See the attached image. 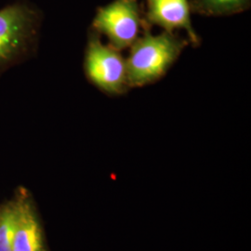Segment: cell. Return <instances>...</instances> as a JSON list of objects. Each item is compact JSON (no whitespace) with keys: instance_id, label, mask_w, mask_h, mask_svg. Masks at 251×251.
<instances>
[{"instance_id":"obj_1","label":"cell","mask_w":251,"mask_h":251,"mask_svg":"<svg viewBox=\"0 0 251 251\" xmlns=\"http://www.w3.org/2000/svg\"><path fill=\"white\" fill-rule=\"evenodd\" d=\"M188 43L165 31L160 35L146 31L129 48L126 59L127 87H143L160 79Z\"/></svg>"},{"instance_id":"obj_2","label":"cell","mask_w":251,"mask_h":251,"mask_svg":"<svg viewBox=\"0 0 251 251\" xmlns=\"http://www.w3.org/2000/svg\"><path fill=\"white\" fill-rule=\"evenodd\" d=\"M36 10L24 3L0 9V70L29 50L37 33Z\"/></svg>"},{"instance_id":"obj_8","label":"cell","mask_w":251,"mask_h":251,"mask_svg":"<svg viewBox=\"0 0 251 251\" xmlns=\"http://www.w3.org/2000/svg\"><path fill=\"white\" fill-rule=\"evenodd\" d=\"M16 203L3 208L0 213V251H12L16 231Z\"/></svg>"},{"instance_id":"obj_7","label":"cell","mask_w":251,"mask_h":251,"mask_svg":"<svg viewBox=\"0 0 251 251\" xmlns=\"http://www.w3.org/2000/svg\"><path fill=\"white\" fill-rule=\"evenodd\" d=\"M251 0H196L194 7L198 12L212 15H231L249 8Z\"/></svg>"},{"instance_id":"obj_6","label":"cell","mask_w":251,"mask_h":251,"mask_svg":"<svg viewBox=\"0 0 251 251\" xmlns=\"http://www.w3.org/2000/svg\"><path fill=\"white\" fill-rule=\"evenodd\" d=\"M16 206L17 223L12 251H45L42 230L31 203L22 198Z\"/></svg>"},{"instance_id":"obj_3","label":"cell","mask_w":251,"mask_h":251,"mask_svg":"<svg viewBox=\"0 0 251 251\" xmlns=\"http://www.w3.org/2000/svg\"><path fill=\"white\" fill-rule=\"evenodd\" d=\"M85 72L90 82L111 95L121 94L127 87L126 64L121 51L90 35L85 54Z\"/></svg>"},{"instance_id":"obj_4","label":"cell","mask_w":251,"mask_h":251,"mask_svg":"<svg viewBox=\"0 0 251 251\" xmlns=\"http://www.w3.org/2000/svg\"><path fill=\"white\" fill-rule=\"evenodd\" d=\"M142 24L139 0H114L98 9L92 27L107 37L109 45L121 51L139 37Z\"/></svg>"},{"instance_id":"obj_5","label":"cell","mask_w":251,"mask_h":251,"mask_svg":"<svg viewBox=\"0 0 251 251\" xmlns=\"http://www.w3.org/2000/svg\"><path fill=\"white\" fill-rule=\"evenodd\" d=\"M146 20L149 24L161 27L165 32L173 34L176 30H185L189 42L198 45L199 38L191 20L189 0H146Z\"/></svg>"}]
</instances>
